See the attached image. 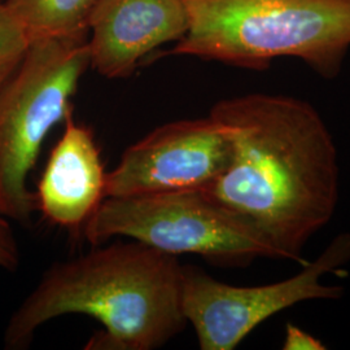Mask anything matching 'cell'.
I'll return each mask as SVG.
<instances>
[{"instance_id": "7c38bea8", "label": "cell", "mask_w": 350, "mask_h": 350, "mask_svg": "<svg viewBox=\"0 0 350 350\" xmlns=\"http://www.w3.org/2000/svg\"><path fill=\"white\" fill-rule=\"evenodd\" d=\"M20 263V250L11 221L0 214V269L14 271Z\"/></svg>"}, {"instance_id": "52a82bcc", "label": "cell", "mask_w": 350, "mask_h": 350, "mask_svg": "<svg viewBox=\"0 0 350 350\" xmlns=\"http://www.w3.org/2000/svg\"><path fill=\"white\" fill-rule=\"evenodd\" d=\"M231 148L230 129L211 114L160 126L122 153L105 198L204 191L225 172Z\"/></svg>"}, {"instance_id": "8fae6325", "label": "cell", "mask_w": 350, "mask_h": 350, "mask_svg": "<svg viewBox=\"0 0 350 350\" xmlns=\"http://www.w3.org/2000/svg\"><path fill=\"white\" fill-rule=\"evenodd\" d=\"M30 42L24 27L7 5L0 4V88L21 63Z\"/></svg>"}, {"instance_id": "30bf717a", "label": "cell", "mask_w": 350, "mask_h": 350, "mask_svg": "<svg viewBox=\"0 0 350 350\" xmlns=\"http://www.w3.org/2000/svg\"><path fill=\"white\" fill-rule=\"evenodd\" d=\"M99 0H5L30 40L88 37L90 16Z\"/></svg>"}, {"instance_id": "3957f363", "label": "cell", "mask_w": 350, "mask_h": 350, "mask_svg": "<svg viewBox=\"0 0 350 350\" xmlns=\"http://www.w3.org/2000/svg\"><path fill=\"white\" fill-rule=\"evenodd\" d=\"M189 27L170 55L250 70L300 59L336 78L350 51V0H186Z\"/></svg>"}, {"instance_id": "4fadbf2b", "label": "cell", "mask_w": 350, "mask_h": 350, "mask_svg": "<svg viewBox=\"0 0 350 350\" xmlns=\"http://www.w3.org/2000/svg\"><path fill=\"white\" fill-rule=\"evenodd\" d=\"M282 349L325 350L327 349V347L319 338H317L312 334L304 331L299 325L287 323Z\"/></svg>"}, {"instance_id": "6da1fadb", "label": "cell", "mask_w": 350, "mask_h": 350, "mask_svg": "<svg viewBox=\"0 0 350 350\" xmlns=\"http://www.w3.org/2000/svg\"><path fill=\"white\" fill-rule=\"evenodd\" d=\"M209 114L230 129L232 148L202 192L253 226L279 258L302 262L338 206V150L325 120L310 103L273 94L218 101Z\"/></svg>"}, {"instance_id": "5b68a950", "label": "cell", "mask_w": 350, "mask_h": 350, "mask_svg": "<svg viewBox=\"0 0 350 350\" xmlns=\"http://www.w3.org/2000/svg\"><path fill=\"white\" fill-rule=\"evenodd\" d=\"M82 231L92 245L127 238L175 257L196 254L218 266L279 258L253 226L202 191L105 198Z\"/></svg>"}, {"instance_id": "5bb4252c", "label": "cell", "mask_w": 350, "mask_h": 350, "mask_svg": "<svg viewBox=\"0 0 350 350\" xmlns=\"http://www.w3.org/2000/svg\"><path fill=\"white\" fill-rule=\"evenodd\" d=\"M4 1H5V0H0V4H3V3H4Z\"/></svg>"}, {"instance_id": "9c48e42d", "label": "cell", "mask_w": 350, "mask_h": 350, "mask_svg": "<svg viewBox=\"0 0 350 350\" xmlns=\"http://www.w3.org/2000/svg\"><path fill=\"white\" fill-rule=\"evenodd\" d=\"M39 179L38 211L51 224L81 228L105 199L107 174L92 130L78 124L73 111Z\"/></svg>"}, {"instance_id": "ba28073f", "label": "cell", "mask_w": 350, "mask_h": 350, "mask_svg": "<svg viewBox=\"0 0 350 350\" xmlns=\"http://www.w3.org/2000/svg\"><path fill=\"white\" fill-rule=\"evenodd\" d=\"M189 27L186 0H99L90 16V68L127 78L160 46L178 42Z\"/></svg>"}, {"instance_id": "7a4b0ae2", "label": "cell", "mask_w": 350, "mask_h": 350, "mask_svg": "<svg viewBox=\"0 0 350 350\" xmlns=\"http://www.w3.org/2000/svg\"><path fill=\"white\" fill-rule=\"evenodd\" d=\"M182 267L175 256L135 240L53 263L10 318L4 345L24 349L42 325L78 314L103 327L86 349H159L188 325Z\"/></svg>"}, {"instance_id": "8992f818", "label": "cell", "mask_w": 350, "mask_h": 350, "mask_svg": "<svg viewBox=\"0 0 350 350\" xmlns=\"http://www.w3.org/2000/svg\"><path fill=\"white\" fill-rule=\"evenodd\" d=\"M350 261V234H340L299 274L273 284L239 287L198 266L182 267V310L201 350H234L250 332L282 310L309 300H338L344 289L323 278Z\"/></svg>"}, {"instance_id": "277c9868", "label": "cell", "mask_w": 350, "mask_h": 350, "mask_svg": "<svg viewBox=\"0 0 350 350\" xmlns=\"http://www.w3.org/2000/svg\"><path fill=\"white\" fill-rule=\"evenodd\" d=\"M88 68V37L36 39L0 88V214L11 222L27 224L38 211L29 176Z\"/></svg>"}]
</instances>
